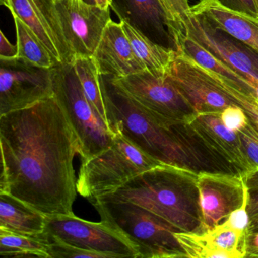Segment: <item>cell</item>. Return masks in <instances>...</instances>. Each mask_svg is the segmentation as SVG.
Segmentation results:
<instances>
[{
	"label": "cell",
	"mask_w": 258,
	"mask_h": 258,
	"mask_svg": "<svg viewBox=\"0 0 258 258\" xmlns=\"http://www.w3.org/2000/svg\"><path fill=\"white\" fill-rule=\"evenodd\" d=\"M0 193L46 216L73 214L81 145L53 96L0 116Z\"/></svg>",
	"instance_id": "obj_1"
},
{
	"label": "cell",
	"mask_w": 258,
	"mask_h": 258,
	"mask_svg": "<svg viewBox=\"0 0 258 258\" xmlns=\"http://www.w3.org/2000/svg\"><path fill=\"white\" fill-rule=\"evenodd\" d=\"M108 127L157 161L201 172L211 167L210 159L195 144L185 123L164 120L125 93L111 77L100 75Z\"/></svg>",
	"instance_id": "obj_2"
},
{
	"label": "cell",
	"mask_w": 258,
	"mask_h": 258,
	"mask_svg": "<svg viewBox=\"0 0 258 258\" xmlns=\"http://www.w3.org/2000/svg\"><path fill=\"white\" fill-rule=\"evenodd\" d=\"M197 177L194 170L162 164L135 176L116 191L95 199L131 202L182 232L201 233L202 214Z\"/></svg>",
	"instance_id": "obj_3"
},
{
	"label": "cell",
	"mask_w": 258,
	"mask_h": 258,
	"mask_svg": "<svg viewBox=\"0 0 258 258\" xmlns=\"http://www.w3.org/2000/svg\"><path fill=\"white\" fill-rule=\"evenodd\" d=\"M101 220L127 237L138 248L140 258L186 257L175 237L182 232L149 210L129 202L90 199Z\"/></svg>",
	"instance_id": "obj_4"
},
{
	"label": "cell",
	"mask_w": 258,
	"mask_h": 258,
	"mask_svg": "<svg viewBox=\"0 0 258 258\" xmlns=\"http://www.w3.org/2000/svg\"><path fill=\"white\" fill-rule=\"evenodd\" d=\"M81 161L77 190L89 200L113 192L143 172L164 164L118 134L105 150Z\"/></svg>",
	"instance_id": "obj_5"
},
{
	"label": "cell",
	"mask_w": 258,
	"mask_h": 258,
	"mask_svg": "<svg viewBox=\"0 0 258 258\" xmlns=\"http://www.w3.org/2000/svg\"><path fill=\"white\" fill-rule=\"evenodd\" d=\"M53 96L81 145V160L105 150L114 134L86 96L73 63L51 69Z\"/></svg>",
	"instance_id": "obj_6"
},
{
	"label": "cell",
	"mask_w": 258,
	"mask_h": 258,
	"mask_svg": "<svg viewBox=\"0 0 258 258\" xmlns=\"http://www.w3.org/2000/svg\"><path fill=\"white\" fill-rule=\"evenodd\" d=\"M120 22L134 27L154 43L181 52L180 40L191 14L188 0H111Z\"/></svg>",
	"instance_id": "obj_7"
},
{
	"label": "cell",
	"mask_w": 258,
	"mask_h": 258,
	"mask_svg": "<svg viewBox=\"0 0 258 258\" xmlns=\"http://www.w3.org/2000/svg\"><path fill=\"white\" fill-rule=\"evenodd\" d=\"M45 232L76 247L105 253L110 258H140L137 246L105 220L94 223L75 214L46 216Z\"/></svg>",
	"instance_id": "obj_8"
},
{
	"label": "cell",
	"mask_w": 258,
	"mask_h": 258,
	"mask_svg": "<svg viewBox=\"0 0 258 258\" xmlns=\"http://www.w3.org/2000/svg\"><path fill=\"white\" fill-rule=\"evenodd\" d=\"M166 78L197 114L221 112L227 107L236 105L224 80L182 52L176 53Z\"/></svg>",
	"instance_id": "obj_9"
},
{
	"label": "cell",
	"mask_w": 258,
	"mask_h": 258,
	"mask_svg": "<svg viewBox=\"0 0 258 258\" xmlns=\"http://www.w3.org/2000/svg\"><path fill=\"white\" fill-rule=\"evenodd\" d=\"M53 96L52 72L19 58H0V116Z\"/></svg>",
	"instance_id": "obj_10"
},
{
	"label": "cell",
	"mask_w": 258,
	"mask_h": 258,
	"mask_svg": "<svg viewBox=\"0 0 258 258\" xmlns=\"http://www.w3.org/2000/svg\"><path fill=\"white\" fill-rule=\"evenodd\" d=\"M111 78L131 97L167 121L185 123L197 114L166 77L158 78L143 71L123 78Z\"/></svg>",
	"instance_id": "obj_11"
},
{
	"label": "cell",
	"mask_w": 258,
	"mask_h": 258,
	"mask_svg": "<svg viewBox=\"0 0 258 258\" xmlns=\"http://www.w3.org/2000/svg\"><path fill=\"white\" fill-rule=\"evenodd\" d=\"M185 126L199 147L206 149L213 161L221 162L230 173L244 175L255 169L246 155L238 133L223 124L220 112L196 114Z\"/></svg>",
	"instance_id": "obj_12"
},
{
	"label": "cell",
	"mask_w": 258,
	"mask_h": 258,
	"mask_svg": "<svg viewBox=\"0 0 258 258\" xmlns=\"http://www.w3.org/2000/svg\"><path fill=\"white\" fill-rule=\"evenodd\" d=\"M186 35L204 49L247 79H258V52L213 25L203 15L191 12L185 23Z\"/></svg>",
	"instance_id": "obj_13"
},
{
	"label": "cell",
	"mask_w": 258,
	"mask_h": 258,
	"mask_svg": "<svg viewBox=\"0 0 258 258\" xmlns=\"http://www.w3.org/2000/svg\"><path fill=\"white\" fill-rule=\"evenodd\" d=\"M68 43L76 57H93L111 19V8L102 10L84 0H55Z\"/></svg>",
	"instance_id": "obj_14"
},
{
	"label": "cell",
	"mask_w": 258,
	"mask_h": 258,
	"mask_svg": "<svg viewBox=\"0 0 258 258\" xmlns=\"http://www.w3.org/2000/svg\"><path fill=\"white\" fill-rule=\"evenodd\" d=\"M197 185L202 214V232L224 221L244 202L247 187L242 174L203 170Z\"/></svg>",
	"instance_id": "obj_15"
},
{
	"label": "cell",
	"mask_w": 258,
	"mask_h": 258,
	"mask_svg": "<svg viewBox=\"0 0 258 258\" xmlns=\"http://www.w3.org/2000/svg\"><path fill=\"white\" fill-rule=\"evenodd\" d=\"M13 17L25 22L57 64L73 63L75 54L63 32L55 0H0Z\"/></svg>",
	"instance_id": "obj_16"
},
{
	"label": "cell",
	"mask_w": 258,
	"mask_h": 258,
	"mask_svg": "<svg viewBox=\"0 0 258 258\" xmlns=\"http://www.w3.org/2000/svg\"><path fill=\"white\" fill-rule=\"evenodd\" d=\"M248 232H241L223 223L205 232H177V241L186 254L192 258L246 257Z\"/></svg>",
	"instance_id": "obj_17"
},
{
	"label": "cell",
	"mask_w": 258,
	"mask_h": 258,
	"mask_svg": "<svg viewBox=\"0 0 258 258\" xmlns=\"http://www.w3.org/2000/svg\"><path fill=\"white\" fill-rule=\"evenodd\" d=\"M99 75L120 78L146 71L121 23L110 21L93 55Z\"/></svg>",
	"instance_id": "obj_18"
},
{
	"label": "cell",
	"mask_w": 258,
	"mask_h": 258,
	"mask_svg": "<svg viewBox=\"0 0 258 258\" xmlns=\"http://www.w3.org/2000/svg\"><path fill=\"white\" fill-rule=\"evenodd\" d=\"M191 12L203 15L213 25L258 52V17L228 10L216 0H200Z\"/></svg>",
	"instance_id": "obj_19"
},
{
	"label": "cell",
	"mask_w": 258,
	"mask_h": 258,
	"mask_svg": "<svg viewBox=\"0 0 258 258\" xmlns=\"http://www.w3.org/2000/svg\"><path fill=\"white\" fill-rule=\"evenodd\" d=\"M46 215L16 198L0 193V229L28 236H41Z\"/></svg>",
	"instance_id": "obj_20"
},
{
	"label": "cell",
	"mask_w": 258,
	"mask_h": 258,
	"mask_svg": "<svg viewBox=\"0 0 258 258\" xmlns=\"http://www.w3.org/2000/svg\"><path fill=\"white\" fill-rule=\"evenodd\" d=\"M127 36L134 53L146 71L158 78H165L177 52L168 50L149 40L125 22H120Z\"/></svg>",
	"instance_id": "obj_21"
},
{
	"label": "cell",
	"mask_w": 258,
	"mask_h": 258,
	"mask_svg": "<svg viewBox=\"0 0 258 258\" xmlns=\"http://www.w3.org/2000/svg\"><path fill=\"white\" fill-rule=\"evenodd\" d=\"M180 46L181 52L192 58L202 67L214 72L239 90L253 94V89L244 77L217 59L186 34L181 38Z\"/></svg>",
	"instance_id": "obj_22"
},
{
	"label": "cell",
	"mask_w": 258,
	"mask_h": 258,
	"mask_svg": "<svg viewBox=\"0 0 258 258\" xmlns=\"http://www.w3.org/2000/svg\"><path fill=\"white\" fill-rule=\"evenodd\" d=\"M0 254L16 257L51 258L45 232L41 236H28L0 229Z\"/></svg>",
	"instance_id": "obj_23"
},
{
	"label": "cell",
	"mask_w": 258,
	"mask_h": 258,
	"mask_svg": "<svg viewBox=\"0 0 258 258\" xmlns=\"http://www.w3.org/2000/svg\"><path fill=\"white\" fill-rule=\"evenodd\" d=\"M13 19L17 37L18 58L43 69L53 68L57 63L35 33L19 18Z\"/></svg>",
	"instance_id": "obj_24"
},
{
	"label": "cell",
	"mask_w": 258,
	"mask_h": 258,
	"mask_svg": "<svg viewBox=\"0 0 258 258\" xmlns=\"http://www.w3.org/2000/svg\"><path fill=\"white\" fill-rule=\"evenodd\" d=\"M73 64L86 96L108 124L101 90L100 75L94 59L93 57H76Z\"/></svg>",
	"instance_id": "obj_25"
},
{
	"label": "cell",
	"mask_w": 258,
	"mask_h": 258,
	"mask_svg": "<svg viewBox=\"0 0 258 258\" xmlns=\"http://www.w3.org/2000/svg\"><path fill=\"white\" fill-rule=\"evenodd\" d=\"M45 233L49 241V252L51 258H110L105 253L76 247L62 241L55 235L46 232Z\"/></svg>",
	"instance_id": "obj_26"
},
{
	"label": "cell",
	"mask_w": 258,
	"mask_h": 258,
	"mask_svg": "<svg viewBox=\"0 0 258 258\" xmlns=\"http://www.w3.org/2000/svg\"><path fill=\"white\" fill-rule=\"evenodd\" d=\"M229 90L235 104L245 111L250 121L258 130V102L253 93L241 91L232 85L229 87Z\"/></svg>",
	"instance_id": "obj_27"
},
{
	"label": "cell",
	"mask_w": 258,
	"mask_h": 258,
	"mask_svg": "<svg viewBox=\"0 0 258 258\" xmlns=\"http://www.w3.org/2000/svg\"><path fill=\"white\" fill-rule=\"evenodd\" d=\"M247 158L254 168H258V130L249 121L247 126L238 132Z\"/></svg>",
	"instance_id": "obj_28"
},
{
	"label": "cell",
	"mask_w": 258,
	"mask_h": 258,
	"mask_svg": "<svg viewBox=\"0 0 258 258\" xmlns=\"http://www.w3.org/2000/svg\"><path fill=\"white\" fill-rule=\"evenodd\" d=\"M220 118L223 124L235 133L244 129L249 123L248 117L245 111L238 105H230L220 112Z\"/></svg>",
	"instance_id": "obj_29"
},
{
	"label": "cell",
	"mask_w": 258,
	"mask_h": 258,
	"mask_svg": "<svg viewBox=\"0 0 258 258\" xmlns=\"http://www.w3.org/2000/svg\"><path fill=\"white\" fill-rule=\"evenodd\" d=\"M247 201H248V191L244 198V202L241 206L232 211L229 217L223 222L225 226L236 230L241 231V232H248L250 217L247 213Z\"/></svg>",
	"instance_id": "obj_30"
},
{
	"label": "cell",
	"mask_w": 258,
	"mask_h": 258,
	"mask_svg": "<svg viewBox=\"0 0 258 258\" xmlns=\"http://www.w3.org/2000/svg\"><path fill=\"white\" fill-rule=\"evenodd\" d=\"M243 176L248 189L247 213L250 219L258 215V168L253 169Z\"/></svg>",
	"instance_id": "obj_31"
},
{
	"label": "cell",
	"mask_w": 258,
	"mask_h": 258,
	"mask_svg": "<svg viewBox=\"0 0 258 258\" xmlns=\"http://www.w3.org/2000/svg\"><path fill=\"white\" fill-rule=\"evenodd\" d=\"M216 1L222 7L228 10L258 17V7L256 0H216Z\"/></svg>",
	"instance_id": "obj_32"
},
{
	"label": "cell",
	"mask_w": 258,
	"mask_h": 258,
	"mask_svg": "<svg viewBox=\"0 0 258 258\" xmlns=\"http://www.w3.org/2000/svg\"><path fill=\"white\" fill-rule=\"evenodd\" d=\"M17 57V45L14 46L12 44L3 31H0V58H13Z\"/></svg>",
	"instance_id": "obj_33"
},
{
	"label": "cell",
	"mask_w": 258,
	"mask_h": 258,
	"mask_svg": "<svg viewBox=\"0 0 258 258\" xmlns=\"http://www.w3.org/2000/svg\"><path fill=\"white\" fill-rule=\"evenodd\" d=\"M246 257H258V231L247 232Z\"/></svg>",
	"instance_id": "obj_34"
},
{
	"label": "cell",
	"mask_w": 258,
	"mask_h": 258,
	"mask_svg": "<svg viewBox=\"0 0 258 258\" xmlns=\"http://www.w3.org/2000/svg\"><path fill=\"white\" fill-rule=\"evenodd\" d=\"M247 81L250 87H252L253 90V94H254V97L256 98V101L258 102V79L257 78H254V77L251 76V75H247Z\"/></svg>",
	"instance_id": "obj_35"
},
{
	"label": "cell",
	"mask_w": 258,
	"mask_h": 258,
	"mask_svg": "<svg viewBox=\"0 0 258 258\" xmlns=\"http://www.w3.org/2000/svg\"><path fill=\"white\" fill-rule=\"evenodd\" d=\"M111 0H93V4L102 10L111 8Z\"/></svg>",
	"instance_id": "obj_36"
},
{
	"label": "cell",
	"mask_w": 258,
	"mask_h": 258,
	"mask_svg": "<svg viewBox=\"0 0 258 258\" xmlns=\"http://www.w3.org/2000/svg\"><path fill=\"white\" fill-rule=\"evenodd\" d=\"M258 231V215L250 219L248 226V232H257Z\"/></svg>",
	"instance_id": "obj_37"
},
{
	"label": "cell",
	"mask_w": 258,
	"mask_h": 258,
	"mask_svg": "<svg viewBox=\"0 0 258 258\" xmlns=\"http://www.w3.org/2000/svg\"><path fill=\"white\" fill-rule=\"evenodd\" d=\"M84 2L87 3V4H92V5H94L93 4V0H84Z\"/></svg>",
	"instance_id": "obj_38"
},
{
	"label": "cell",
	"mask_w": 258,
	"mask_h": 258,
	"mask_svg": "<svg viewBox=\"0 0 258 258\" xmlns=\"http://www.w3.org/2000/svg\"><path fill=\"white\" fill-rule=\"evenodd\" d=\"M256 4H257V7H258V0H256Z\"/></svg>",
	"instance_id": "obj_39"
}]
</instances>
